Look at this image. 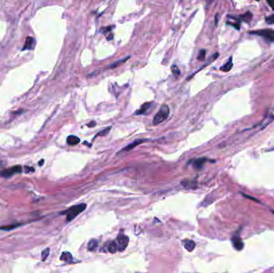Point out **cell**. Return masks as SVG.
Segmentation results:
<instances>
[{
  "instance_id": "cell-1",
  "label": "cell",
  "mask_w": 274,
  "mask_h": 273,
  "mask_svg": "<svg viewBox=\"0 0 274 273\" xmlns=\"http://www.w3.org/2000/svg\"><path fill=\"white\" fill-rule=\"evenodd\" d=\"M87 208L86 204H80L75 205L73 207H71L68 210L61 212V214H65L66 215V221L67 222H71L72 219H74L75 217L82 213Z\"/></svg>"
},
{
  "instance_id": "cell-2",
  "label": "cell",
  "mask_w": 274,
  "mask_h": 273,
  "mask_svg": "<svg viewBox=\"0 0 274 273\" xmlns=\"http://www.w3.org/2000/svg\"><path fill=\"white\" fill-rule=\"evenodd\" d=\"M169 114H170V109H169L168 106L166 104L161 106L157 114L155 115L154 119H153V122H152L153 125L156 126L163 123V121H165L169 116Z\"/></svg>"
},
{
  "instance_id": "cell-3",
  "label": "cell",
  "mask_w": 274,
  "mask_h": 273,
  "mask_svg": "<svg viewBox=\"0 0 274 273\" xmlns=\"http://www.w3.org/2000/svg\"><path fill=\"white\" fill-rule=\"evenodd\" d=\"M251 35H256L263 37L267 41L273 43L274 42V31L271 29H261V30L253 31L248 32Z\"/></svg>"
},
{
  "instance_id": "cell-4",
  "label": "cell",
  "mask_w": 274,
  "mask_h": 273,
  "mask_svg": "<svg viewBox=\"0 0 274 273\" xmlns=\"http://www.w3.org/2000/svg\"><path fill=\"white\" fill-rule=\"evenodd\" d=\"M117 244H118V248L120 252H123L128 247V243H129V238L124 235H119L117 236Z\"/></svg>"
},
{
  "instance_id": "cell-5",
  "label": "cell",
  "mask_w": 274,
  "mask_h": 273,
  "mask_svg": "<svg viewBox=\"0 0 274 273\" xmlns=\"http://www.w3.org/2000/svg\"><path fill=\"white\" fill-rule=\"evenodd\" d=\"M22 172V167L19 166H14L11 168H8V169H5V170L2 171L0 174L2 177H6V178H10L12 175L15 174V173H20Z\"/></svg>"
},
{
  "instance_id": "cell-6",
  "label": "cell",
  "mask_w": 274,
  "mask_h": 273,
  "mask_svg": "<svg viewBox=\"0 0 274 273\" xmlns=\"http://www.w3.org/2000/svg\"><path fill=\"white\" fill-rule=\"evenodd\" d=\"M232 243H233V247H235V249H237L238 251L242 250L243 247H244V243H243L242 239L237 234L234 235L233 237L232 238Z\"/></svg>"
},
{
  "instance_id": "cell-7",
  "label": "cell",
  "mask_w": 274,
  "mask_h": 273,
  "mask_svg": "<svg viewBox=\"0 0 274 273\" xmlns=\"http://www.w3.org/2000/svg\"><path fill=\"white\" fill-rule=\"evenodd\" d=\"M35 46V40L33 37H27L26 41H25L23 47L22 48V51H30L33 50Z\"/></svg>"
},
{
  "instance_id": "cell-8",
  "label": "cell",
  "mask_w": 274,
  "mask_h": 273,
  "mask_svg": "<svg viewBox=\"0 0 274 273\" xmlns=\"http://www.w3.org/2000/svg\"><path fill=\"white\" fill-rule=\"evenodd\" d=\"M153 105V103L152 102H148V103H144L142 106H141L139 110L137 111L135 114L136 115H143V114H146L148 112V111L152 107V106Z\"/></svg>"
},
{
  "instance_id": "cell-9",
  "label": "cell",
  "mask_w": 274,
  "mask_h": 273,
  "mask_svg": "<svg viewBox=\"0 0 274 273\" xmlns=\"http://www.w3.org/2000/svg\"><path fill=\"white\" fill-rule=\"evenodd\" d=\"M181 243L184 245V248L187 251H188V252H192L196 247L195 242L191 240V239H184Z\"/></svg>"
},
{
  "instance_id": "cell-10",
  "label": "cell",
  "mask_w": 274,
  "mask_h": 273,
  "mask_svg": "<svg viewBox=\"0 0 274 273\" xmlns=\"http://www.w3.org/2000/svg\"><path fill=\"white\" fill-rule=\"evenodd\" d=\"M60 260L66 262L68 264H72V263H73V257H72V255L69 252H64L60 256Z\"/></svg>"
},
{
  "instance_id": "cell-11",
  "label": "cell",
  "mask_w": 274,
  "mask_h": 273,
  "mask_svg": "<svg viewBox=\"0 0 274 273\" xmlns=\"http://www.w3.org/2000/svg\"><path fill=\"white\" fill-rule=\"evenodd\" d=\"M79 142H80V139L79 137L75 136V135H69L67 138V143H68V144L70 145V146L77 145L78 144H79Z\"/></svg>"
},
{
  "instance_id": "cell-12",
  "label": "cell",
  "mask_w": 274,
  "mask_h": 273,
  "mask_svg": "<svg viewBox=\"0 0 274 273\" xmlns=\"http://www.w3.org/2000/svg\"><path fill=\"white\" fill-rule=\"evenodd\" d=\"M233 67V57H230L228 60V62L226 63L224 65H223L221 68H220V71H224V72H228V71H230V70H232Z\"/></svg>"
},
{
  "instance_id": "cell-13",
  "label": "cell",
  "mask_w": 274,
  "mask_h": 273,
  "mask_svg": "<svg viewBox=\"0 0 274 273\" xmlns=\"http://www.w3.org/2000/svg\"><path fill=\"white\" fill-rule=\"evenodd\" d=\"M146 141H148V139H137V140L134 141L133 143H131V144H128V146H127L125 148H124V151H126V152H128V151H130V150L133 149L134 148H135V147H136V146H138L139 144H142V143L146 142Z\"/></svg>"
},
{
  "instance_id": "cell-14",
  "label": "cell",
  "mask_w": 274,
  "mask_h": 273,
  "mask_svg": "<svg viewBox=\"0 0 274 273\" xmlns=\"http://www.w3.org/2000/svg\"><path fill=\"white\" fill-rule=\"evenodd\" d=\"M208 159H205V158H200V159H197L194 161L193 166L196 169H201L204 167L205 163H206Z\"/></svg>"
},
{
  "instance_id": "cell-15",
  "label": "cell",
  "mask_w": 274,
  "mask_h": 273,
  "mask_svg": "<svg viewBox=\"0 0 274 273\" xmlns=\"http://www.w3.org/2000/svg\"><path fill=\"white\" fill-rule=\"evenodd\" d=\"M107 251L111 253V254H115L116 252H117V251H119L118 248V244H117L116 241H111L107 244Z\"/></svg>"
},
{
  "instance_id": "cell-16",
  "label": "cell",
  "mask_w": 274,
  "mask_h": 273,
  "mask_svg": "<svg viewBox=\"0 0 274 273\" xmlns=\"http://www.w3.org/2000/svg\"><path fill=\"white\" fill-rule=\"evenodd\" d=\"M130 57L131 56L126 57V58L123 59H120V60H118V61H116V62H115V63H113V64H110V65L108 66V68H117V67H119V66L122 65L123 64H124V63H126L127 61H128V59H129Z\"/></svg>"
},
{
  "instance_id": "cell-17",
  "label": "cell",
  "mask_w": 274,
  "mask_h": 273,
  "mask_svg": "<svg viewBox=\"0 0 274 273\" xmlns=\"http://www.w3.org/2000/svg\"><path fill=\"white\" fill-rule=\"evenodd\" d=\"M98 247V241L96 239H91L87 244V249L89 251H95Z\"/></svg>"
},
{
  "instance_id": "cell-18",
  "label": "cell",
  "mask_w": 274,
  "mask_h": 273,
  "mask_svg": "<svg viewBox=\"0 0 274 273\" xmlns=\"http://www.w3.org/2000/svg\"><path fill=\"white\" fill-rule=\"evenodd\" d=\"M252 18H253V15H252L251 12H246L245 14H244L243 15H241L240 17H239V19H240V20L244 21V22H250L252 20Z\"/></svg>"
},
{
  "instance_id": "cell-19",
  "label": "cell",
  "mask_w": 274,
  "mask_h": 273,
  "mask_svg": "<svg viewBox=\"0 0 274 273\" xmlns=\"http://www.w3.org/2000/svg\"><path fill=\"white\" fill-rule=\"evenodd\" d=\"M21 225L22 224H11V225H8V226L0 227V230H5V231L13 230V229L17 228L18 227L21 226Z\"/></svg>"
},
{
  "instance_id": "cell-20",
  "label": "cell",
  "mask_w": 274,
  "mask_h": 273,
  "mask_svg": "<svg viewBox=\"0 0 274 273\" xmlns=\"http://www.w3.org/2000/svg\"><path fill=\"white\" fill-rule=\"evenodd\" d=\"M171 70H172V72L173 75H174L176 78H178L179 75H180V69H179L178 67H177V65H172V66Z\"/></svg>"
},
{
  "instance_id": "cell-21",
  "label": "cell",
  "mask_w": 274,
  "mask_h": 273,
  "mask_svg": "<svg viewBox=\"0 0 274 273\" xmlns=\"http://www.w3.org/2000/svg\"><path fill=\"white\" fill-rule=\"evenodd\" d=\"M49 253H50V248L49 247H47L42 252V261H45L47 260V258L49 256Z\"/></svg>"
},
{
  "instance_id": "cell-22",
  "label": "cell",
  "mask_w": 274,
  "mask_h": 273,
  "mask_svg": "<svg viewBox=\"0 0 274 273\" xmlns=\"http://www.w3.org/2000/svg\"><path fill=\"white\" fill-rule=\"evenodd\" d=\"M205 55H206V51H205V49H202V50L200 51L199 54L197 56V59L199 60V61H203V60H205Z\"/></svg>"
},
{
  "instance_id": "cell-23",
  "label": "cell",
  "mask_w": 274,
  "mask_h": 273,
  "mask_svg": "<svg viewBox=\"0 0 274 273\" xmlns=\"http://www.w3.org/2000/svg\"><path fill=\"white\" fill-rule=\"evenodd\" d=\"M111 127H107V128H106V129L103 130V131H100V132L98 133V134H97V136H105V135H107V134H108L109 131H110V130H111Z\"/></svg>"
},
{
  "instance_id": "cell-24",
  "label": "cell",
  "mask_w": 274,
  "mask_h": 273,
  "mask_svg": "<svg viewBox=\"0 0 274 273\" xmlns=\"http://www.w3.org/2000/svg\"><path fill=\"white\" fill-rule=\"evenodd\" d=\"M265 22L268 24H273L274 23V15H269L268 17H265Z\"/></svg>"
},
{
  "instance_id": "cell-25",
  "label": "cell",
  "mask_w": 274,
  "mask_h": 273,
  "mask_svg": "<svg viewBox=\"0 0 274 273\" xmlns=\"http://www.w3.org/2000/svg\"><path fill=\"white\" fill-rule=\"evenodd\" d=\"M113 26H105V27H103V28L100 30V31H101L103 34H105V33H107V32L111 31V29L113 28Z\"/></svg>"
},
{
  "instance_id": "cell-26",
  "label": "cell",
  "mask_w": 274,
  "mask_h": 273,
  "mask_svg": "<svg viewBox=\"0 0 274 273\" xmlns=\"http://www.w3.org/2000/svg\"><path fill=\"white\" fill-rule=\"evenodd\" d=\"M227 24L230 25V26H233V27H235V28L237 29V30H240V24L239 23H229V22H228Z\"/></svg>"
},
{
  "instance_id": "cell-27",
  "label": "cell",
  "mask_w": 274,
  "mask_h": 273,
  "mask_svg": "<svg viewBox=\"0 0 274 273\" xmlns=\"http://www.w3.org/2000/svg\"><path fill=\"white\" fill-rule=\"evenodd\" d=\"M268 5L272 7V9L274 10V0H267Z\"/></svg>"
},
{
  "instance_id": "cell-28",
  "label": "cell",
  "mask_w": 274,
  "mask_h": 273,
  "mask_svg": "<svg viewBox=\"0 0 274 273\" xmlns=\"http://www.w3.org/2000/svg\"><path fill=\"white\" fill-rule=\"evenodd\" d=\"M96 121H92V122H90L89 124H87V126L89 127H95V126H96Z\"/></svg>"
},
{
  "instance_id": "cell-29",
  "label": "cell",
  "mask_w": 274,
  "mask_h": 273,
  "mask_svg": "<svg viewBox=\"0 0 274 273\" xmlns=\"http://www.w3.org/2000/svg\"><path fill=\"white\" fill-rule=\"evenodd\" d=\"M218 17H219V15H218V14H216V16H215V24L216 25H217V23H218Z\"/></svg>"
},
{
  "instance_id": "cell-30",
  "label": "cell",
  "mask_w": 274,
  "mask_h": 273,
  "mask_svg": "<svg viewBox=\"0 0 274 273\" xmlns=\"http://www.w3.org/2000/svg\"><path fill=\"white\" fill-rule=\"evenodd\" d=\"M107 40H112V39H113V35L111 33V34H110V35L107 36Z\"/></svg>"
},
{
  "instance_id": "cell-31",
  "label": "cell",
  "mask_w": 274,
  "mask_h": 273,
  "mask_svg": "<svg viewBox=\"0 0 274 273\" xmlns=\"http://www.w3.org/2000/svg\"><path fill=\"white\" fill-rule=\"evenodd\" d=\"M43 163H44V159H42V160H40V162H39V165H40V166H42Z\"/></svg>"
},
{
  "instance_id": "cell-32",
  "label": "cell",
  "mask_w": 274,
  "mask_h": 273,
  "mask_svg": "<svg viewBox=\"0 0 274 273\" xmlns=\"http://www.w3.org/2000/svg\"><path fill=\"white\" fill-rule=\"evenodd\" d=\"M257 1H259V0H257Z\"/></svg>"
}]
</instances>
